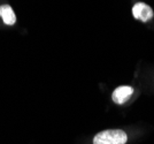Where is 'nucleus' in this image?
<instances>
[{"label": "nucleus", "instance_id": "obj_1", "mask_svg": "<svg viewBox=\"0 0 154 144\" xmlns=\"http://www.w3.org/2000/svg\"><path fill=\"white\" fill-rule=\"evenodd\" d=\"M127 134L121 129H108L98 133L93 138V144H125Z\"/></svg>", "mask_w": 154, "mask_h": 144}, {"label": "nucleus", "instance_id": "obj_2", "mask_svg": "<svg viewBox=\"0 0 154 144\" xmlns=\"http://www.w3.org/2000/svg\"><path fill=\"white\" fill-rule=\"evenodd\" d=\"M132 14L135 16V19L140 20L143 22H147L153 17V11L152 8L144 4V2H137L135 6L132 7Z\"/></svg>", "mask_w": 154, "mask_h": 144}, {"label": "nucleus", "instance_id": "obj_3", "mask_svg": "<svg viewBox=\"0 0 154 144\" xmlns=\"http://www.w3.org/2000/svg\"><path fill=\"white\" fill-rule=\"evenodd\" d=\"M134 93V89L131 86H128V85H122V86H119L116 88L113 95H112V98L114 100V103L116 104H124L129 98L130 96Z\"/></svg>", "mask_w": 154, "mask_h": 144}, {"label": "nucleus", "instance_id": "obj_4", "mask_svg": "<svg viewBox=\"0 0 154 144\" xmlns=\"http://www.w3.org/2000/svg\"><path fill=\"white\" fill-rule=\"evenodd\" d=\"M0 16L7 26H13L16 22L15 13L9 5H1L0 6Z\"/></svg>", "mask_w": 154, "mask_h": 144}]
</instances>
